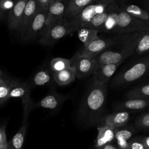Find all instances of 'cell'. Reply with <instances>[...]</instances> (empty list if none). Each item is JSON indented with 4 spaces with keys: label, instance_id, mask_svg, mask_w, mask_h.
Wrapping results in <instances>:
<instances>
[{
    "label": "cell",
    "instance_id": "1",
    "mask_svg": "<svg viewBox=\"0 0 149 149\" xmlns=\"http://www.w3.org/2000/svg\"><path fill=\"white\" fill-rule=\"evenodd\" d=\"M106 98V84L93 80L77 111V119L82 126L91 127L102 121Z\"/></svg>",
    "mask_w": 149,
    "mask_h": 149
},
{
    "label": "cell",
    "instance_id": "2",
    "mask_svg": "<svg viewBox=\"0 0 149 149\" xmlns=\"http://www.w3.org/2000/svg\"><path fill=\"white\" fill-rule=\"evenodd\" d=\"M141 33H132L116 35L115 42L95 58L99 65L121 64L134 52Z\"/></svg>",
    "mask_w": 149,
    "mask_h": 149
},
{
    "label": "cell",
    "instance_id": "3",
    "mask_svg": "<svg viewBox=\"0 0 149 149\" xmlns=\"http://www.w3.org/2000/svg\"><path fill=\"white\" fill-rule=\"evenodd\" d=\"M148 74L149 53L116 74L111 82V86L113 88L123 87L143 78Z\"/></svg>",
    "mask_w": 149,
    "mask_h": 149
},
{
    "label": "cell",
    "instance_id": "4",
    "mask_svg": "<svg viewBox=\"0 0 149 149\" xmlns=\"http://www.w3.org/2000/svg\"><path fill=\"white\" fill-rule=\"evenodd\" d=\"M149 29V22L139 20L129 15L120 7L117 18V24L114 35L126 33H144Z\"/></svg>",
    "mask_w": 149,
    "mask_h": 149
},
{
    "label": "cell",
    "instance_id": "5",
    "mask_svg": "<svg viewBox=\"0 0 149 149\" xmlns=\"http://www.w3.org/2000/svg\"><path fill=\"white\" fill-rule=\"evenodd\" d=\"M112 0H93L79 14L68 23L70 33L77 31L81 26L97 14L105 10Z\"/></svg>",
    "mask_w": 149,
    "mask_h": 149
},
{
    "label": "cell",
    "instance_id": "6",
    "mask_svg": "<svg viewBox=\"0 0 149 149\" xmlns=\"http://www.w3.org/2000/svg\"><path fill=\"white\" fill-rule=\"evenodd\" d=\"M9 98H19L23 104V114L22 123L27 122L30 112L34 109V103L30 95V87L26 83L10 80Z\"/></svg>",
    "mask_w": 149,
    "mask_h": 149
},
{
    "label": "cell",
    "instance_id": "7",
    "mask_svg": "<svg viewBox=\"0 0 149 149\" xmlns=\"http://www.w3.org/2000/svg\"><path fill=\"white\" fill-rule=\"evenodd\" d=\"M71 66H72L76 74V77L83 79L93 75L97 62L94 57L80 54L77 52L70 59Z\"/></svg>",
    "mask_w": 149,
    "mask_h": 149
},
{
    "label": "cell",
    "instance_id": "8",
    "mask_svg": "<svg viewBox=\"0 0 149 149\" xmlns=\"http://www.w3.org/2000/svg\"><path fill=\"white\" fill-rule=\"evenodd\" d=\"M48 8H40L24 31L20 34L23 41H30L43 34Z\"/></svg>",
    "mask_w": 149,
    "mask_h": 149
},
{
    "label": "cell",
    "instance_id": "9",
    "mask_svg": "<svg viewBox=\"0 0 149 149\" xmlns=\"http://www.w3.org/2000/svg\"><path fill=\"white\" fill-rule=\"evenodd\" d=\"M70 34L68 23L63 20L49 27L41 36L40 43L43 45H51Z\"/></svg>",
    "mask_w": 149,
    "mask_h": 149
},
{
    "label": "cell",
    "instance_id": "10",
    "mask_svg": "<svg viewBox=\"0 0 149 149\" xmlns=\"http://www.w3.org/2000/svg\"><path fill=\"white\" fill-rule=\"evenodd\" d=\"M116 35L108 38H100L94 40L78 51L81 55L95 57L99 54L110 47L115 41Z\"/></svg>",
    "mask_w": 149,
    "mask_h": 149
},
{
    "label": "cell",
    "instance_id": "11",
    "mask_svg": "<svg viewBox=\"0 0 149 149\" xmlns=\"http://www.w3.org/2000/svg\"><path fill=\"white\" fill-rule=\"evenodd\" d=\"M69 98H70V95L61 94L52 90L39 102L34 103V109L42 108L55 110L61 107L63 103Z\"/></svg>",
    "mask_w": 149,
    "mask_h": 149
},
{
    "label": "cell",
    "instance_id": "12",
    "mask_svg": "<svg viewBox=\"0 0 149 149\" xmlns=\"http://www.w3.org/2000/svg\"><path fill=\"white\" fill-rule=\"evenodd\" d=\"M65 8L66 5L59 0H55L50 4L46 19L44 32L51 26L64 20Z\"/></svg>",
    "mask_w": 149,
    "mask_h": 149
},
{
    "label": "cell",
    "instance_id": "13",
    "mask_svg": "<svg viewBox=\"0 0 149 149\" xmlns=\"http://www.w3.org/2000/svg\"><path fill=\"white\" fill-rule=\"evenodd\" d=\"M27 1V0H15V5L8 15V27L10 30L19 31Z\"/></svg>",
    "mask_w": 149,
    "mask_h": 149
},
{
    "label": "cell",
    "instance_id": "14",
    "mask_svg": "<svg viewBox=\"0 0 149 149\" xmlns=\"http://www.w3.org/2000/svg\"><path fill=\"white\" fill-rule=\"evenodd\" d=\"M119 6V3L116 1L112 0L104 11L97 14L90 20L84 23L80 28H90L98 30L105 22L109 15L117 9Z\"/></svg>",
    "mask_w": 149,
    "mask_h": 149
},
{
    "label": "cell",
    "instance_id": "15",
    "mask_svg": "<svg viewBox=\"0 0 149 149\" xmlns=\"http://www.w3.org/2000/svg\"><path fill=\"white\" fill-rule=\"evenodd\" d=\"M120 65L119 63H107L103 65L97 63L93 73V80L100 84H106Z\"/></svg>",
    "mask_w": 149,
    "mask_h": 149
},
{
    "label": "cell",
    "instance_id": "16",
    "mask_svg": "<svg viewBox=\"0 0 149 149\" xmlns=\"http://www.w3.org/2000/svg\"><path fill=\"white\" fill-rule=\"evenodd\" d=\"M149 107V99L127 98L119 102L115 106L116 111L126 112H138Z\"/></svg>",
    "mask_w": 149,
    "mask_h": 149
},
{
    "label": "cell",
    "instance_id": "17",
    "mask_svg": "<svg viewBox=\"0 0 149 149\" xmlns=\"http://www.w3.org/2000/svg\"><path fill=\"white\" fill-rule=\"evenodd\" d=\"M130 119V112L116 111L111 114L105 115L102 120L104 125L112 128H118L125 126Z\"/></svg>",
    "mask_w": 149,
    "mask_h": 149
},
{
    "label": "cell",
    "instance_id": "18",
    "mask_svg": "<svg viewBox=\"0 0 149 149\" xmlns=\"http://www.w3.org/2000/svg\"><path fill=\"white\" fill-rule=\"evenodd\" d=\"M93 0H69L66 5L64 20L69 22Z\"/></svg>",
    "mask_w": 149,
    "mask_h": 149
},
{
    "label": "cell",
    "instance_id": "19",
    "mask_svg": "<svg viewBox=\"0 0 149 149\" xmlns=\"http://www.w3.org/2000/svg\"><path fill=\"white\" fill-rule=\"evenodd\" d=\"M115 129L102 125L98 127V134L95 142V148H98L115 141Z\"/></svg>",
    "mask_w": 149,
    "mask_h": 149
},
{
    "label": "cell",
    "instance_id": "20",
    "mask_svg": "<svg viewBox=\"0 0 149 149\" xmlns=\"http://www.w3.org/2000/svg\"><path fill=\"white\" fill-rule=\"evenodd\" d=\"M134 129L130 127L122 126L115 128V141L118 149H129L128 143L132 138Z\"/></svg>",
    "mask_w": 149,
    "mask_h": 149
},
{
    "label": "cell",
    "instance_id": "21",
    "mask_svg": "<svg viewBox=\"0 0 149 149\" xmlns=\"http://www.w3.org/2000/svg\"><path fill=\"white\" fill-rule=\"evenodd\" d=\"M39 9L40 7L37 0H27L24 8L20 27L19 29L20 34L24 31Z\"/></svg>",
    "mask_w": 149,
    "mask_h": 149
},
{
    "label": "cell",
    "instance_id": "22",
    "mask_svg": "<svg viewBox=\"0 0 149 149\" xmlns=\"http://www.w3.org/2000/svg\"><path fill=\"white\" fill-rule=\"evenodd\" d=\"M119 7L129 15L139 20L149 22V13L145 9L134 4H129L125 1L120 3Z\"/></svg>",
    "mask_w": 149,
    "mask_h": 149
},
{
    "label": "cell",
    "instance_id": "23",
    "mask_svg": "<svg viewBox=\"0 0 149 149\" xmlns=\"http://www.w3.org/2000/svg\"><path fill=\"white\" fill-rule=\"evenodd\" d=\"M53 78L57 84L66 86L73 82L76 79L75 70L72 66L58 72H52Z\"/></svg>",
    "mask_w": 149,
    "mask_h": 149
},
{
    "label": "cell",
    "instance_id": "24",
    "mask_svg": "<svg viewBox=\"0 0 149 149\" xmlns=\"http://www.w3.org/2000/svg\"><path fill=\"white\" fill-rule=\"evenodd\" d=\"M28 126V122L23 123L12 139L8 142V149H22Z\"/></svg>",
    "mask_w": 149,
    "mask_h": 149
},
{
    "label": "cell",
    "instance_id": "25",
    "mask_svg": "<svg viewBox=\"0 0 149 149\" xmlns=\"http://www.w3.org/2000/svg\"><path fill=\"white\" fill-rule=\"evenodd\" d=\"M126 96L127 98L149 99V82L138 85L129 90Z\"/></svg>",
    "mask_w": 149,
    "mask_h": 149
},
{
    "label": "cell",
    "instance_id": "26",
    "mask_svg": "<svg viewBox=\"0 0 149 149\" xmlns=\"http://www.w3.org/2000/svg\"><path fill=\"white\" fill-rule=\"evenodd\" d=\"M119 8V6L109 15L104 24L98 30L99 33L114 34V31L117 24V18Z\"/></svg>",
    "mask_w": 149,
    "mask_h": 149
},
{
    "label": "cell",
    "instance_id": "27",
    "mask_svg": "<svg viewBox=\"0 0 149 149\" xmlns=\"http://www.w3.org/2000/svg\"><path fill=\"white\" fill-rule=\"evenodd\" d=\"M53 78L52 74L46 69H42L38 70L34 76L32 80V84L34 86H42L49 84Z\"/></svg>",
    "mask_w": 149,
    "mask_h": 149
},
{
    "label": "cell",
    "instance_id": "28",
    "mask_svg": "<svg viewBox=\"0 0 149 149\" xmlns=\"http://www.w3.org/2000/svg\"><path fill=\"white\" fill-rule=\"evenodd\" d=\"M77 36L80 41L84 45L98 38L99 31L97 29L90 28H80L77 31Z\"/></svg>",
    "mask_w": 149,
    "mask_h": 149
},
{
    "label": "cell",
    "instance_id": "29",
    "mask_svg": "<svg viewBox=\"0 0 149 149\" xmlns=\"http://www.w3.org/2000/svg\"><path fill=\"white\" fill-rule=\"evenodd\" d=\"M49 66L52 72H58L70 68L71 63L70 59L56 57L51 60Z\"/></svg>",
    "mask_w": 149,
    "mask_h": 149
},
{
    "label": "cell",
    "instance_id": "30",
    "mask_svg": "<svg viewBox=\"0 0 149 149\" xmlns=\"http://www.w3.org/2000/svg\"><path fill=\"white\" fill-rule=\"evenodd\" d=\"M135 53L138 55L149 53V29L142 34L136 48Z\"/></svg>",
    "mask_w": 149,
    "mask_h": 149
},
{
    "label": "cell",
    "instance_id": "31",
    "mask_svg": "<svg viewBox=\"0 0 149 149\" xmlns=\"http://www.w3.org/2000/svg\"><path fill=\"white\" fill-rule=\"evenodd\" d=\"M134 126L139 130H149V112L137 116L135 119Z\"/></svg>",
    "mask_w": 149,
    "mask_h": 149
},
{
    "label": "cell",
    "instance_id": "32",
    "mask_svg": "<svg viewBox=\"0 0 149 149\" xmlns=\"http://www.w3.org/2000/svg\"><path fill=\"white\" fill-rule=\"evenodd\" d=\"M10 80H6V82L0 87V105L9 98Z\"/></svg>",
    "mask_w": 149,
    "mask_h": 149
},
{
    "label": "cell",
    "instance_id": "33",
    "mask_svg": "<svg viewBox=\"0 0 149 149\" xmlns=\"http://www.w3.org/2000/svg\"><path fill=\"white\" fill-rule=\"evenodd\" d=\"M129 149H145L141 136H136L132 138L129 143Z\"/></svg>",
    "mask_w": 149,
    "mask_h": 149
},
{
    "label": "cell",
    "instance_id": "34",
    "mask_svg": "<svg viewBox=\"0 0 149 149\" xmlns=\"http://www.w3.org/2000/svg\"><path fill=\"white\" fill-rule=\"evenodd\" d=\"M0 149H8L5 126L0 127Z\"/></svg>",
    "mask_w": 149,
    "mask_h": 149
},
{
    "label": "cell",
    "instance_id": "35",
    "mask_svg": "<svg viewBox=\"0 0 149 149\" xmlns=\"http://www.w3.org/2000/svg\"><path fill=\"white\" fill-rule=\"evenodd\" d=\"M15 5L13 0H0V9L4 12H9Z\"/></svg>",
    "mask_w": 149,
    "mask_h": 149
},
{
    "label": "cell",
    "instance_id": "36",
    "mask_svg": "<svg viewBox=\"0 0 149 149\" xmlns=\"http://www.w3.org/2000/svg\"><path fill=\"white\" fill-rule=\"evenodd\" d=\"M55 0H37L40 8H48L50 4Z\"/></svg>",
    "mask_w": 149,
    "mask_h": 149
},
{
    "label": "cell",
    "instance_id": "37",
    "mask_svg": "<svg viewBox=\"0 0 149 149\" xmlns=\"http://www.w3.org/2000/svg\"><path fill=\"white\" fill-rule=\"evenodd\" d=\"M94 149H118V148L116 147V146L111 143V144H105L98 148H95Z\"/></svg>",
    "mask_w": 149,
    "mask_h": 149
},
{
    "label": "cell",
    "instance_id": "38",
    "mask_svg": "<svg viewBox=\"0 0 149 149\" xmlns=\"http://www.w3.org/2000/svg\"><path fill=\"white\" fill-rule=\"evenodd\" d=\"M141 139L144 143L145 149H149V137L141 136Z\"/></svg>",
    "mask_w": 149,
    "mask_h": 149
},
{
    "label": "cell",
    "instance_id": "39",
    "mask_svg": "<svg viewBox=\"0 0 149 149\" xmlns=\"http://www.w3.org/2000/svg\"><path fill=\"white\" fill-rule=\"evenodd\" d=\"M146 10L149 13V0H146Z\"/></svg>",
    "mask_w": 149,
    "mask_h": 149
},
{
    "label": "cell",
    "instance_id": "40",
    "mask_svg": "<svg viewBox=\"0 0 149 149\" xmlns=\"http://www.w3.org/2000/svg\"><path fill=\"white\" fill-rule=\"evenodd\" d=\"M5 82H6V80H4V79H2L1 77H0V87L2 85H3Z\"/></svg>",
    "mask_w": 149,
    "mask_h": 149
},
{
    "label": "cell",
    "instance_id": "41",
    "mask_svg": "<svg viewBox=\"0 0 149 149\" xmlns=\"http://www.w3.org/2000/svg\"><path fill=\"white\" fill-rule=\"evenodd\" d=\"M59 1H61V2H63L65 5H66V3H68V2L69 0H59Z\"/></svg>",
    "mask_w": 149,
    "mask_h": 149
},
{
    "label": "cell",
    "instance_id": "42",
    "mask_svg": "<svg viewBox=\"0 0 149 149\" xmlns=\"http://www.w3.org/2000/svg\"><path fill=\"white\" fill-rule=\"evenodd\" d=\"M115 1H116L119 4H120V3H122V2H124L125 0H115Z\"/></svg>",
    "mask_w": 149,
    "mask_h": 149
},
{
    "label": "cell",
    "instance_id": "43",
    "mask_svg": "<svg viewBox=\"0 0 149 149\" xmlns=\"http://www.w3.org/2000/svg\"><path fill=\"white\" fill-rule=\"evenodd\" d=\"M3 12L0 9V19H1V17H2V15H3Z\"/></svg>",
    "mask_w": 149,
    "mask_h": 149
},
{
    "label": "cell",
    "instance_id": "44",
    "mask_svg": "<svg viewBox=\"0 0 149 149\" xmlns=\"http://www.w3.org/2000/svg\"><path fill=\"white\" fill-rule=\"evenodd\" d=\"M2 71L0 70V77H1V75H2Z\"/></svg>",
    "mask_w": 149,
    "mask_h": 149
}]
</instances>
